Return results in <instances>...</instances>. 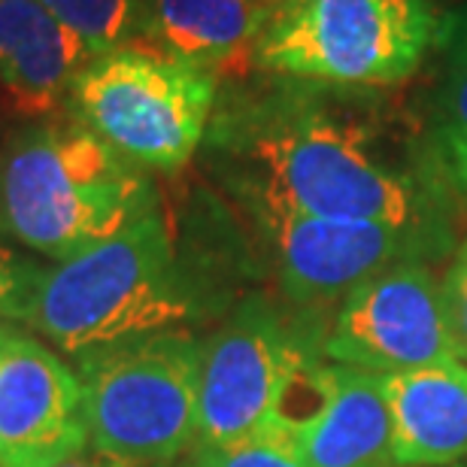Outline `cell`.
Masks as SVG:
<instances>
[{
    "label": "cell",
    "instance_id": "603a6c76",
    "mask_svg": "<svg viewBox=\"0 0 467 467\" xmlns=\"http://www.w3.org/2000/svg\"><path fill=\"white\" fill-rule=\"evenodd\" d=\"M265 4H274L276 6V4H283V0H265Z\"/></svg>",
    "mask_w": 467,
    "mask_h": 467
},
{
    "label": "cell",
    "instance_id": "5bb4252c",
    "mask_svg": "<svg viewBox=\"0 0 467 467\" xmlns=\"http://www.w3.org/2000/svg\"><path fill=\"white\" fill-rule=\"evenodd\" d=\"M391 419L395 467H450L467 459V364L377 377Z\"/></svg>",
    "mask_w": 467,
    "mask_h": 467
},
{
    "label": "cell",
    "instance_id": "2e32d148",
    "mask_svg": "<svg viewBox=\"0 0 467 467\" xmlns=\"http://www.w3.org/2000/svg\"><path fill=\"white\" fill-rule=\"evenodd\" d=\"M58 22L88 46L91 55L134 43L140 0H40Z\"/></svg>",
    "mask_w": 467,
    "mask_h": 467
},
{
    "label": "cell",
    "instance_id": "3957f363",
    "mask_svg": "<svg viewBox=\"0 0 467 467\" xmlns=\"http://www.w3.org/2000/svg\"><path fill=\"white\" fill-rule=\"evenodd\" d=\"M194 313V297L176 270L161 207L104 243L40 267L25 313L40 337L67 355L173 331Z\"/></svg>",
    "mask_w": 467,
    "mask_h": 467
},
{
    "label": "cell",
    "instance_id": "e0dca14e",
    "mask_svg": "<svg viewBox=\"0 0 467 467\" xmlns=\"http://www.w3.org/2000/svg\"><path fill=\"white\" fill-rule=\"evenodd\" d=\"M194 467H304L285 446L270 437H255L234 446H194Z\"/></svg>",
    "mask_w": 467,
    "mask_h": 467
},
{
    "label": "cell",
    "instance_id": "4fadbf2b",
    "mask_svg": "<svg viewBox=\"0 0 467 467\" xmlns=\"http://www.w3.org/2000/svg\"><path fill=\"white\" fill-rule=\"evenodd\" d=\"M274 4L265 0H140L137 34L128 49L192 64L219 77L252 67Z\"/></svg>",
    "mask_w": 467,
    "mask_h": 467
},
{
    "label": "cell",
    "instance_id": "d6986e66",
    "mask_svg": "<svg viewBox=\"0 0 467 467\" xmlns=\"http://www.w3.org/2000/svg\"><path fill=\"white\" fill-rule=\"evenodd\" d=\"M36 270L40 267L27 265V261L16 258L13 252L0 249V319H22Z\"/></svg>",
    "mask_w": 467,
    "mask_h": 467
},
{
    "label": "cell",
    "instance_id": "ba28073f",
    "mask_svg": "<svg viewBox=\"0 0 467 467\" xmlns=\"http://www.w3.org/2000/svg\"><path fill=\"white\" fill-rule=\"evenodd\" d=\"M310 355L274 313L249 304L203 340L198 443L234 446L265 437Z\"/></svg>",
    "mask_w": 467,
    "mask_h": 467
},
{
    "label": "cell",
    "instance_id": "30bf717a",
    "mask_svg": "<svg viewBox=\"0 0 467 467\" xmlns=\"http://www.w3.org/2000/svg\"><path fill=\"white\" fill-rule=\"evenodd\" d=\"M304 398L288 400L265 434L304 467H395L391 419L379 379L343 364H304Z\"/></svg>",
    "mask_w": 467,
    "mask_h": 467
},
{
    "label": "cell",
    "instance_id": "7a4b0ae2",
    "mask_svg": "<svg viewBox=\"0 0 467 467\" xmlns=\"http://www.w3.org/2000/svg\"><path fill=\"white\" fill-rule=\"evenodd\" d=\"M158 194L143 167L86 125H43L0 152V231L64 261L152 213Z\"/></svg>",
    "mask_w": 467,
    "mask_h": 467
},
{
    "label": "cell",
    "instance_id": "ac0fdd59",
    "mask_svg": "<svg viewBox=\"0 0 467 467\" xmlns=\"http://www.w3.org/2000/svg\"><path fill=\"white\" fill-rule=\"evenodd\" d=\"M441 292H443V310H446V322H450L455 352H459V361L467 364V237L462 240L450 270H446Z\"/></svg>",
    "mask_w": 467,
    "mask_h": 467
},
{
    "label": "cell",
    "instance_id": "7402d4cb",
    "mask_svg": "<svg viewBox=\"0 0 467 467\" xmlns=\"http://www.w3.org/2000/svg\"><path fill=\"white\" fill-rule=\"evenodd\" d=\"M428 4H431L441 16H450V13H459V9H464L467 0H428Z\"/></svg>",
    "mask_w": 467,
    "mask_h": 467
},
{
    "label": "cell",
    "instance_id": "6da1fadb",
    "mask_svg": "<svg viewBox=\"0 0 467 467\" xmlns=\"http://www.w3.org/2000/svg\"><path fill=\"white\" fill-rule=\"evenodd\" d=\"M382 98L292 77L246 95L228 121L252 161L246 194L319 219L443 228L434 198L443 176L410 161Z\"/></svg>",
    "mask_w": 467,
    "mask_h": 467
},
{
    "label": "cell",
    "instance_id": "52a82bcc",
    "mask_svg": "<svg viewBox=\"0 0 467 467\" xmlns=\"http://www.w3.org/2000/svg\"><path fill=\"white\" fill-rule=\"evenodd\" d=\"M283 292L295 304H343L382 270L425 261L446 243L443 228H400L382 222L319 219L249 198Z\"/></svg>",
    "mask_w": 467,
    "mask_h": 467
},
{
    "label": "cell",
    "instance_id": "ffe728a7",
    "mask_svg": "<svg viewBox=\"0 0 467 467\" xmlns=\"http://www.w3.org/2000/svg\"><path fill=\"white\" fill-rule=\"evenodd\" d=\"M443 49H464L467 52V6L459 13L443 16V27H441V43Z\"/></svg>",
    "mask_w": 467,
    "mask_h": 467
},
{
    "label": "cell",
    "instance_id": "cb8c5ba5",
    "mask_svg": "<svg viewBox=\"0 0 467 467\" xmlns=\"http://www.w3.org/2000/svg\"><path fill=\"white\" fill-rule=\"evenodd\" d=\"M462 467H467V464H462Z\"/></svg>",
    "mask_w": 467,
    "mask_h": 467
},
{
    "label": "cell",
    "instance_id": "9a60e30c",
    "mask_svg": "<svg viewBox=\"0 0 467 467\" xmlns=\"http://www.w3.org/2000/svg\"><path fill=\"white\" fill-rule=\"evenodd\" d=\"M450 52V67L434 104L431 155L446 192L467 207V52Z\"/></svg>",
    "mask_w": 467,
    "mask_h": 467
},
{
    "label": "cell",
    "instance_id": "44dd1931",
    "mask_svg": "<svg viewBox=\"0 0 467 467\" xmlns=\"http://www.w3.org/2000/svg\"><path fill=\"white\" fill-rule=\"evenodd\" d=\"M58 467H149V464H134V462H121V459H109V455H100L95 450H86V452H79L77 459H70V462H64Z\"/></svg>",
    "mask_w": 467,
    "mask_h": 467
},
{
    "label": "cell",
    "instance_id": "277c9868",
    "mask_svg": "<svg viewBox=\"0 0 467 467\" xmlns=\"http://www.w3.org/2000/svg\"><path fill=\"white\" fill-rule=\"evenodd\" d=\"M443 16L428 0H283L274 6L252 67L274 77L391 88L441 43Z\"/></svg>",
    "mask_w": 467,
    "mask_h": 467
},
{
    "label": "cell",
    "instance_id": "8992f818",
    "mask_svg": "<svg viewBox=\"0 0 467 467\" xmlns=\"http://www.w3.org/2000/svg\"><path fill=\"white\" fill-rule=\"evenodd\" d=\"M79 125L137 167L180 171L201 146L216 107V77L140 49L88 61L70 91Z\"/></svg>",
    "mask_w": 467,
    "mask_h": 467
},
{
    "label": "cell",
    "instance_id": "9c48e42d",
    "mask_svg": "<svg viewBox=\"0 0 467 467\" xmlns=\"http://www.w3.org/2000/svg\"><path fill=\"white\" fill-rule=\"evenodd\" d=\"M325 355L373 377L459 361L431 267L407 261L355 288L337 306Z\"/></svg>",
    "mask_w": 467,
    "mask_h": 467
},
{
    "label": "cell",
    "instance_id": "8fae6325",
    "mask_svg": "<svg viewBox=\"0 0 467 467\" xmlns=\"http://www.w3.org/2000/svg\"><path fill=\"white\" fill-rule=\"evenodd\" d=\"M86 450L77 370L36 337L0 328V467H58Z\"/></svg>",
    "mask_w": 467,
    "mask_h": 467
},
{
    "label": "cell",
    "instance_id": "5b68a950",
    "mask_svg": "<svg viewBox=\"0 0 467 467\" xmlns=\"http://www.w3.org/2000/svg\"><path fill=\"white\" fill-rule=\"evenodd\" d=\"M203 343L158 331L77 355L88 450L134 464H171L198 443Z\"/></svg>",
    "mask_w": 467,
    "mask_h": 467
},
{
    "label": "cell",
    "instance_id": "7c38bea8",
    "mask_svg": "<svg viewBox=\"0 0 467 467\" xmlns=\"http://www.w3.org/2000/svg\"><path fill=\"white\" fill-rule=\"evenodd\" d=\"M95 58L40 0H0V95L9 113L49 119Z\"/></svg>",
    "mask_w": 467,
    "mask_h": 467
}]
</instances>
